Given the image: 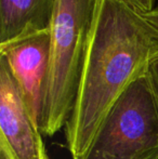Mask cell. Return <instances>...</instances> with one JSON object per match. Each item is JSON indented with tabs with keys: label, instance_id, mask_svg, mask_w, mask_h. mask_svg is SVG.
<instances>
[{
	"label": "cell",
	"instance_id": "cell-1",
	"mask_svg": "<svg viewBox=\"0 0 158 159\" xmlns=\"http://www.w3.org/2000/svg\"><path fill=\"white\" fill-rule=\"evenodd\" d=\"M158 30L122 0H100L65 136L72 159H87L115 103L148 70Z\"/></svg>",
	"mask_w": 158,
	"mask_h": 159
},
{
	"label": "cell",
	"instance_id": "cell-2",
	"mask_svg": "<svg viewBox=\"0 0 158 159\" xmlns=\"http://www.w3.org/2000/svg\"><path fill=\"white\" fill-rule=\"evenodd\" d=\"M99 1L55 0L38 120L40 131L47 136L55 135L70 120Z\"/></svg>",
	"mask_w": 158,
	"mask_h": 159
},
{
	"label": "cell",
	"instance_id": "cell-3",
	"mask_svg": "<svg viewBox=\"0 0 158 159\" xmlns=\"http://www.w3.org/2000/svg\"><path fill=\"white\" fill-rule=\"evenodd\" d=\"M158 147V105L147 73L121 94L87 159H124Z\"/></svg>",
	"mask_w": 158,
	"mask_h": 159
},
{
	"label": "cell",
	"instance_id": "cell-4",
	"mask_svg": "<svg viewBox=\"0 0 158 159\" xmlns=\"http://www.w3.org/2000/svg\"><path fill=\"white\" fill-rule=\"evenodd\" d=\"M41 134L8 64L0 57V156L48 159Z\"/></svg>",
	"mask_w": 158,
	"mask_h": 159
},
{
	"label": "cell",
	"instance_id": "cell-5",
	"mask_svg": "<svg viewBox=\"0 0 158 159\" xmlns=\"http://www.w3.org/2000/svg\"><path fill=\"white\" fill-rule=\"evenodd\" d=\"M49 55V30L0 47V57L8 64L30 115L37 122L39 120L41 94L48 70Z\"/></svg>",
	"mask_w": 158,
	"mask_h": 159
},
{
	"label": "cell",
	"instance_id": "cell-6",
	"mask_svg": "<svg viewBox=\"0 0 158 159\" xmlns=\"http://www.w3.org/2000/svg\"><path fill=\"white\" fill-rule=\"evenodd\" d=\"M55 0H0V47L50 27Z\"/></svg>",
	"mask_w": 158,
	"mask_h": 159
},
{
	"label": "cell",
	"instance_id": "cell-7",
	"mask_svg": "<svg viewBox=\"0 0 158 159\" xmlns=\"http://www.w3.org/2000/svg\"><path fill=\"white\" fill-rule=\"evenodd\" d=\"M147 77L150 80L151 87H152L153 93H154L155 100L158 105V54L154 57L152 63L150 64L147 70Z\"/></svg>",
	"mask_w": 158,
	"mask_h": 159
},
{
	"label": "cell",
	"instance_id": "cell-8",
	"mask_svg": "<svg viewBox=\"0 0 158 159\" xmlns=\"http://www.w3.org/2000/svg\"><path fill=\"white\" fill-rule=\"evenodd\" d=\"M122 1L142 14L150 12L156 7L155 4L156 0H122Z\"/></svg>",
	"mask_w": 158,
	"mask_h": 159
},
{
	"label": "cell",
	"instance_id": "cell-9",
	"mask_svg": "<svg viewBox=\"0 0 158 159\" xmlns=\"http://www.w3.org/2000/svg\"><path fill=\"white\" fill-rule=\"evenodd\" d=\"M124 159H158V147L142 152V153H139L137 155Z\"/></svg>",
	"mask_w": 158,
	"mask_h": 159
},
{
	"label": "cell",
	"instance_id": "cell-10",
	"mask_svg": "<svg viewBox=\"0 0 158 159\" xmlns=\"http://www.w3.org/2000/svg\"><path fill=\"white\" fill-rule=\"evenodd\" d=\"M143 16L147 20L148 23H150L153 27H155L158 30V4L152 11H150V12H147V13H144Z\"/></svg>",
	"mask_w": 158,
	"mask_h": 159
},
{
	"label": "cell",
	"instance_id": "cell-11",
	"mask_svg": "<svg viewBox=\"0 0 158 159\" xmlns=\"http://www.w3.org/2000/svg\"><path fill=\"white\" fill-rule=\"evenodd\" d=\"M0 159H4L3 157H1V156H0Z\"/></svg>",
	"mask_w": 158,
	"mask_h": 159
}]
</instances>
